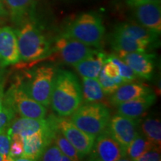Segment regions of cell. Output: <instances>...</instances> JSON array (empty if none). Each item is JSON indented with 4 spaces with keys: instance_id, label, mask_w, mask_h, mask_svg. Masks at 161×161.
<instances>
[{
    "instance_id": "f546056e",
    "label": "cell",
    "mask_w": 161,
    "mask_h": 161,
    "mask_svg": "<svg viewBox=\"0 0 161 161\" xmlns=\"http://www.w3.org/2000/svg\"><path fill=\"white\" fill-rule=\"evenodd\" d=\"M98 81L99 82L102 90L105 95H112L119 86L116 83L115 80L113 78L108 77L104 73L103 69L101 70L99 75L98 77Z\"/></svg>"
},
{
    "instance_id": "e575fe53",
    "label": "cell",
    "mask_w": 161,
    "mask_h": 161,
    "mask_svg": "<svg viewBox=\"0 0 161 161\" xmlns=\"http://www.w3.org/2000/svg\"><path fill=\"white\" fill-rule=\"evenodd\" d=\"M8 17V11L5 8V5H4L2 0H0V24L3 23Z\"/></svg>"
},
{
    "instance_id": "7402d4cb",
    "label": "cell",
    "mask_w": 161,
    "mask_h": 161,
    "mask_svg": "<svg viewBox=\"0 0 161 161\" xmlns=\"http://www.w3.org/2000/svg\"><path fill=\"white\" fill-rule=\"evenodd\" d=\"M82 95L85 102H98L103 100L104 95L97 79L82 77Z\"/></svg>"
},
{
    "instance_id": "8d00e7d4",
    "label": "cell",
    "mask_w": 161,
    "mask_h": 161,
    "mask_svg": "<svg viewBox=\"0 0 161 161\" xmlns=\"http://www.w3.org/2000/svg\"><path fill=\"white\" fill-rule=\"evenodd\" d=\"M5 67L6 66L3 64V62L0 59V80L3 79L4 78V75H5Z\"/></svg>"
},
{
    "instance_id": "ffe728a7",
    "label": "cell",
    "mask_w": 161,
    "mask_h": 161,
    "mask_svg": "<svg viewBox=\"0 0 161 161\" xmlns=\"http://www.w3.org/2000/svg\"><path fill=\"white\" fill-rule=\"evenodd\" d=\"M113 31L130 36L136 39L144 40L156 45L158 40V34L146 29L140 24L134 23H122L116 25Z\"/></svg>"
},
{
    "instance_id": "83f0119b",
    "label": "cell",
    "mask_w": 161,
    "mask_h": 161,
    "mask_svg": "<svg viewBox=\"0 0 161 161\" xmlns=\"http://www.w3.org/2000/svg\"><path fill=\"white\" fill-rule=\"evenodd\" d=\"M23 154V137L17 134L11 136V146L8 154V160H18Z\"/></svg>"
},
{
    "instance_id": "d6a6232c",
    "label": "cell",
    "mask_w": 161,
    "mask_h": 161,
    "mask_svg": "<svg viewBox=\"0 0 161 161\" xmlns=\"http://www.w3.org/2000/svg\"><path fill=\"white\" fill-rule=\"evenodd\" d=\"M160 160V148L154 147L142 154L136 161H158Z\"/></svg>"
},
{
    "instance_id": "9a60e30c",
    "label": "cell",
    "mask_w": 161,
    "mask_h": 161,
    "mask_svg": "<svg viewBox=\"0 0 161 161\" xmlns=\"http://www.w3.org/2000/svg\"><path fill=\"white\" fill-rule=\"evenodd\" d=\"M156 98V95L152 91L119 104L117 106V112L127 117L138 119L154 104Z\"/></svg>"
},
{
    "instance_id": "4fadbf2b",
    "label": "cell",
    "mask_w": 161,
    "mask_h": 161,
    "mask_svg": "<svg viewBox=\"0 0 161 161\" xmlns=\"http://www.w3.org/2000/svg\"><path fill=\"white\" fill-rule=\"evenodd\" d=\"M133 14L138 24L155 33L161 32V6L160 3L141 4L132 8Z\"/></svg>"
},
{
    "instance_id": "4316f807",
    "label": "cell",
    "mask_w": 161,
    "mask_h": 161,
    "mask_svg": "<svg viewBox=\"0 0 161 161\" xmlns=\"http://www.w3.org/2000/svg\"><path fill=\"white\" fill-rule=\"evenodd\" d=\"M107 58L111 60L114 64H116L119 70V75L125 80L126 83L128 82L134 81L137 78L138 76L136 75L135 72L130 69V66L124 62L122 59H120L116 55H110L107 56Z\"/></svg>"
},
{
    "instance_id": "484cf974",
    "label": "cell",
    "mask_w": 161,
    "mask_h": 161,
    "mask_svg": "<svg viewBox=\"0 0 161 161\" xmlns=\"http://www.w3.org/2000/svg\"><path fill=\"white\" fill-rule=\"evenodd\" d=\"M39 160L43 161H72L69 157L63 154L53 140L46 146Z\"/></svg>"
},
{
    "instance_id": "d4e9b609",
    "label": "cell",
    "mask_w": 161,
    "mask_h": 161,
    "mask_svg": "<svg viewBox=\"0 0 161 161\" xmlns=\"http://www.w3.org/2000/svg\"><path fill=\"white\" fill-rule=\"evenodd\" d=\"M53 141L59 148L60 152L65 155L69 157L72 160H79L81 159L77 150L72 146V145L69 141L66 140V138L63 135V134L60 131L58 128H57L55 133Z\"/></svg>"
},
{
    "instance_id": "8992f818",
    "label": "cell",
    "mask_w": 161,
    "mask_h": 161,
    "mask_svg": "<svg viewBox=\"0 0 161 161\" xmlns=\"http://www.w3.org/2000/svg\"><path fill=\"white\" fill-rule=\"evenodd\" d=\"M3 102L21 117L43 119L47 114L46 107L30 97L17 82L5 92Z\"/></svg>"
},
{
    "instance_id": "ba28073f",
    "label": "cell",
    "mask_w": 161,
    "mask_h": 161,
    "mask_svg": "<svg viewBox=\"0 0 161 161\" xmlns=\"http://www.w3.org/2000/svg\"><path fill=\"white\" fill-rule=\"evenodd\" d=\"M56 122L58 129L77 150L80 158L82 159L89 155L96 136L80 130L71 121L65 117L57 116Z\"/></svg>"
},
{
    "instance_id": "7c38bea8",
    "label": "cell",
    "mask_w": 161,
    "mask_h": 161,
    "mask_svg": "<svg viewBox=\"0 0 161 161\" xmlns=\"http://www.w3.org/2000/svg\"><path fill=\"white\" fill-rule=\"evenodd\" d=\"M120 59L130 66L138 77L150 80L154 70L155 55L146 52H116Z\"/></svg>"
},
{
    "instance_id": "8fae6325",
    "label": "cell",
    "mask_w": 161,
    "mask_h": 161,
    "mask_svg": "<svg viewBox=\"0 0 161 161\" xmlns=\"http://www.w3.org/2000/svg\"><path fill=\"white\" fill-rule=\"evenodd\" d=\"M54 50L64 63L73 66L90 55L93 49L78 40L60 35L56 40Z\"/></svg>"
},
{
    "instance_id": "277c9868",
    "label": "cell",
    "mask_w": 161,
    "mask_h": 161,
    "mask_svg": "<svg viewBox=\"0 0 161 161\" xmlns=\"http://www.w3.org/2000/svg\"><path fill=\"white\" fill-rule=\"evenodd\" d=\"M57 69L52 65L38 66L16 82L30 97L48 108Z\"/></svg>"
},
{
    "instance_id": "5b68a950",
    "label": "cell",
    "mask_w": 161,
    "mask_h": 161,
    "mask_svg": "<svg viewBox=\"0 0 161 161\" xmlns=\"http://www.w3.org/2000/svg\"><path fill=\"white\" fill-rule=\"evenodd\" d=\"M110 110L101 102H86L72 113L70 121L78 128L92 136H98L108 128Z\"/></svg>"
},
{
    "instance_id": "52a82bcc",
    "label": "cell",
    "mask_w": 161,
    "mask_h": 161,
    "mask_svg": "<svg viewBox=\"0 0 161 161\" xmlns=\"http://www.w3.org/2000/svg\"><path fill=\"white\" fill-rule=\"evenodd\" d=\"M49 117L50 122L46 128L31 135L23 136V154L18 160H39L46 146L53 140L58 128L56 122L57 116L52 115Z\"/></svg>"
},
{
    "instance_id": "3957f363",
    "label": "cell",
    "mask_w": 161,
    "mask_h": 161,
    "mask_svg": "<svg viewBox=\"0 0 161 161\" xmlns=\"http://www.w3.org/2000/svg\"><path fill=\"white\" fill-rule=\"evenodd\" d=\"M105 29L102 17L95 12L78 16L68 24L61 35L76 40L88 46L98 48L104 39Z\"/></svg>"
},
{
    "instance_id": "d590c367",
    "label": "cell",
    "mask_w": 161,
    "mask_h": 161,
    "mask_svg": "<svg viewBox=\"0 0 161 161\" xmlns=\"http://www.w3.org/2000/svg\"><path fill=\"white\" fill-rule=\"evenodd\" d=\"M5 79L4 78L0 80V108L3 104L4 96H5Z\"/></svg>"
},
{
    "instance_id": "d6986e66",
    "label": "cell",
    "mask_w": 161,
    "mask_h": 161,
    "mask_svg": "<svg viewBox=\"0 0 161 161\" xmlns=\"http://www.w3.org/2000/svg\"><path fill=\"white\" fill-rule=\"evenodd\" d=\"M151 92H152V89L146 84L139 82H128L119 86L112 94L110 98V103L114 106H118Z\"/></svg>"
},
{
    "instance_id": "7a4b0ae2",
    "label": "cell",
    "mask_w": 161,
    "mask_h": 161,
    "mask_svg": "<svg viewBox=\"0 0 161 161\" xmlns=\"http://www.w3.org/2000/svg\"><path fill=\"white\" fill-rule=\"evenodd\" d=\"M15 29L20 60L31 62L50 54L49 41L35 21L27 19Z\"/></svg>"
},
{
    "instance_id": "2e32d148",
    "label": "cell",
    "mask_w": 161,
    "mask_h": 161,
    "mask_svg": "<svg viewBox=\"0 0 161 161\" xmlns=\"http://www.w3.org/2000/svg\"><path fill=\"white\" fill-rule=\"evenodd\" d=\"M49 117L47 119L15 117L6 130L10 136L13 134H17L23 137L46 128L49 125Z\"/></svg>"
},
{
    "instance_id": "9c48e42d",
    "label": "cell",
    "mask_w": 161,
    "mask_h": 161,
    "mask_svg": "<svg viewBox=\"0 0 161 161\" xmlns=\"http://www.w3.org/2000/svg\"><path fill=\"white\" fill-rule=\"evenodd\" d=\"M125 151L114 140L108 129L96 136L91 152L90 160L118 161L125 160Z\"/></svg>"
},
{
    "instance_id": "5bb4252c",
    "label": "cell",
    "mask_w": 161,
    "mask_h": 161,
    "mask_svg": "<svg viewBox=\"0 0 161 161\" xmlns=\"http://www.w3.org/2000/svg\"><path fill=\"white\" fill-rule=\"evenodd\" d=\"M0 59L6 66L20 61L15 29L9 26H0Z\"/></svg>"
},
{
    "instance_id": "e0dca14e",
    "label": "cell",
    "mask_w": 161,
    "mask_h": 161,
    "mask_svg": "<svg viewBox=\"0 0 161 161\" xmlns=\"http://www.w3.org/2000/svg\"><path fill=\"white\" fill-rule=\"evenodd\" d=\"M106 57L107 55L104 52L100 50L93 49L90 55L75 64L73 66L82 77L98 79Z\"/></svg>"
},
{
    "instance_id": "74e56055",
    "label": "cell",
    "mask_w": 161,
    "mask_h": 161,
    "mask_svg": "<svg viewBox=\"0 0 161 161\" xmlns=\"http://www.w3.org/2000/svg\"><path fill=\"white\" fill-rule=\"evenodd\" d=\"M0 161H8L7 158H5V156L2 155V154H0Z\"/></svg>"
},
{
    "instance_id": "f1b7e54d",
    "label": "cell",
    "mask_w": 161,
    "mask_h": 161,
    "mask_svg": "<svg viewBox=\"0 0 161 161\" xmlns=\"http://www.w3.org/2000/svg\"><path fill=\"white\" fill-rule=\"evenodd\" d=\"M15 116L14 110L3 102V106L0 108V131L7 130L11 122L16 117Z\"/></svg>"
},
{
    "instance_id": "603a6c76",
    "label": "cell",
    "mask_w": 161,
    "mask_h": 161,
    "mask_svg": "<svg viewBox=\"0 0 161 161\" xmlns=\"http://www.w3.org/2000/svg\"><path fill=\"white\" fill-rule=\"evenodd\" d=\"M154 147L156 146H154L143 134L138 133L127 147L125 151L126 158H128L130 160L136 161L142 154Z\"/></svg>"
},
{
    "instance_id": "4dcf8cb0",
    "label": "cell",
    "mask_w": 161,
    "mask_h": 161,
    "mask_svg": "<svg viewBox=\"0 0 161 161\" xmlns=\"http://www.w3.org/2000/svg\"><path fill=\"white\" fill-rule=\"evenodd\" d=\"M11 146V136L7 130L0 131V154L5 156L8 161V154Z\"/></svg>"
},
{
    "instance_id": "44dd1931",
    "label": "cell",
    "mask_w": 161,
    "mask_h": 161,
    "mask_svg": "<svg viewBox=\"0 0 161 161\" xmlns=\"http://www.w3.org/2000/svg\"><path fill=\"white\" fill-rule=\"evenodd\" d=\"M11 22L19 26L29 19L35 0H4Z\"/></svg>"
},
{
    "instance_id": "30bf717a",
    "label": "cell",
    "mask_w": 161,
    "mask_h": 161,
    "mask_svg": "<svg viewBox=\"0 0 161 161\" xmlns=\"http://www.w3.org/2000/svg\"><path fill=\"white\" fill-rule=\"evenodd\" d=\"M140 120L116 114L110 119L107 129L125 151L138 134Z\"/></svg>"
},
{
    "instance_id": "6da1fadb",
    "label": "cell",
    "mask_w": 161,
    "mask_h": 161,
    "mask_svg": "<svg viewBox=\"0 0 161 161\" xmlns=\"http://www.w3.org/2000/svg\"><path fill=\"white\" fill-rule=\"evenodd\" d=\"M82 102V88L77 76L68 70L57 69L50 97L53 111L58 116L67 117Z\"/></svg>"
},
{
    "instance_id": "ac0fdd59",
    "label": "cell",
    "mask_w": 161,
    "mask_h": 161,
    "mask_svg": "<svg viewBox=\"0 0 161 161\" xmlns=\"http://www.w3.org/2000/svg\"><path fill=\"white\" fill-rule=\"evenodd\" d=\"M109 42L110 45L116 52H148L154 46L149 42L115 31H113L109 35Z\"/></svg>"
},
{
    "instance_id": "836d02e7",
    "label": "cell",
    "mask_w": 161,
    "mask_h": 161,
    "mask_svg": "<svg viewBox=\"0 0 161 161\" xmlns=\"http://www.w3.org/2000/svg\"><path fill=\"white\" fill-rule=\"evenodd\" d=\"M148 3H161V0H126L127 5L130 8L136 7L141 4Z\"/></svg>"
},
{
    "instance_id": "1f68e13d",
    "label": "cell",
    "mask_w": 161,
    "mask_h": 161,
    "mask_svg": "<svg viewBox=\"0 0 161 161\" xmlns=\"http://www.w3.org/2000/svg\"><path fill=\"white\" fill-rule=\"evenodd\" d=\"M102 69H103L105 75L110 78H114L119 75V70L117 65L108 58H107V57L105 60H104Z\"/></svg>"
},
{
    "instance_id": "cb8c5ba5",
    "label": "cell",
    "mask_w": 161,
    "mask_h": 161,
    "mask_svg": "<svg viewBox=\"0 0 161 161\" xmlns=\"http://www.w3.org/2000/svg\"><path fill=\"white\" fill-rule=\"evenodd\" d=\"M142 134L154 146L160 148L161 146V123L160 119L148 117L141 123Z\"/></svg>"
}]
</instances>
